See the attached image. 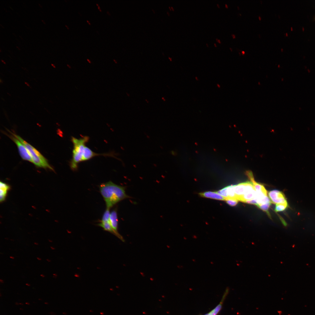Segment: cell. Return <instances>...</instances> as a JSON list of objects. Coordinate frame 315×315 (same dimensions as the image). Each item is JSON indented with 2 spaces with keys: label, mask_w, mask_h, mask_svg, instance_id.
Returning a JSON list of instances; mask_svg holds the SVG:
<instances>
[{
  "label": "cell",
  "mask_w": 315,
  "mask_h": 315,
  "mask_svg": "<svg viewBox=\"0 0 315 315\" xmlns=\"http://www.w3.org/2000/svg\"><path fill=\"white\" fill-rule=\"evenodd\" d=\"M89 140L88 136H84L80 139L75 138L72 139V142L73 144L72 158L70 163L74 167H78L81 162L88 161L93 158L99 156H108L116 158L115 154L112 153L98 154L93 152L86 146V144Z\"/></svg>",
  "instance_id": "obj_1"
},
{
  "label": "cell",
  "mask_w": 315,
  "mask_h": 315,
  "mask_svg": "<svg viewBox=\"0 0 315 315\" xmlns=\"http://www.w3.org/2000/svg\"><path fill=\"white\" fill-rule=\"evenodd\" d=\"M99 189L107 208L110 209L120 201L130 198L126 194L125 187L111 181L101 184Z\"/></svg>",
  "instance_id": "obj_2"
},
{
  "label": "cell",
  "mask_w": 315,
  "mask_h": 315,
  "mask_svg": "<svg viewBox=\"0 0 315 315\" xmlns=\"http://www.w3.org/2000/svg\"><path fill=\"white\" fill-rule=\"evenodd\" d=\"M12 134L25 146L31 156L32 163L36 166L38 167L48 168L53 170V168L49 164L47 160L36 149L17 135L13 133Z\"/></svg>",
  "instance_id": "obj_3"
},
{
  "label": "cell",
  "mask_w": 315,
  "mask_h": 315,
  "mask_svg": "<svg viewBox=\"0 0 315 315\" xmlns=\"http://www.w3.org/2000/svg\"><path fill=\"white\" fill-rule=\"evenodd\" d=\"M268 195L271 202L274 204L288 205L285 195L282 192L274 190L270 192Z\"/></svg>",
  "instance_id": "obj_4"
},
{
  "label": "cell",
  "mask_w": 315,
  "mask_h": 315,
  "mask_svg": "<svg viewBox=\"0 0 315 315\" xmlns=\"http://www.w3.org/2000/svg\"><path fill=\"white\" fill-rule=\"evenodd\" d=\"M16 143L18 147L19 154L24 160L32 162V158L25 146L13 135L9 136Z\"/></svg>",
  "instance_id": "obj_5"
},
{
  "label": "cell",
  "mask_w": 315,
  "mask_h": 315,
  "mask_svg": "<svg viewBox=\"0 0 315 315\" xmlns=\"http://www.w3.org/2000/svg\"><path fill=\"white\" fill-rule=\"evenodd\" d=\"M110 222L111 225L115 234L116 236L121 241H123V238L118 232V220L116 208L114 209L110 212Z\"/></svg>",
  "instance_id": "obj_6"
},
{
  "label": "cell",
  "mask_w": 315,
  "mask_h": 315,
  "mask_svg": "<svg viewBox=\"0 0 315 315\" xmlns=\"http://www.w3.org/2000/svg\"><path fill=\"white\" fill-rule=\"evenodd\" d=\"M247 175L251 180V182L253 184L254 188L256 191V193L258 194H261L265 196H267V191L264 186L255 181L252 173L248 172L247 173Z\"/></svg>",
  "instance_id": "obj_7"
},
{
  "label": "cell",
  "mask_w": 315,
  "mask_h": 315,
  "mask_svg": "<svg viewBox=\"0 0 315 315\" xmlns=\"http://www.w3.org/2000/svg\"><path fill=\"white\" fill-rule=\"evenodd\" d=\"M234 190L236 199L239 201L241 198L247 193L246 183L234 185Z\"/></svg>",
  "instance_id": "obj_8"
},
{
  "label": "cell",
  "mask_w": 315,
  "mask_h": 315,
  "mask_svg": "<svg viewBox=\"0 0 315 315\" xmlns=\"http://www.w3.org/2000/svg\"><path fill=\"white\" fill-rule=\"evenodd\" d=\"M0 189H1V193H0V201L1 202H3L5 201L7 196L8 192L10 189V187L7 184L1 182L0 183Z\"/></svg>",
  "instance_id": "obj_9"
},
{
  "label": "cell",
  "mask_w": 315,
  "mask_h": 315,
  "mask_svg": "<svg viewBox=\"0 0 315 315\" xmlns=\"http://www.w3.org/2000/svg\"><path fill=\"white\" fill-rule=\"evenodd\" d=\"M201 196L203 197L225 201V199L220 195L217 192H207L200 194Z\"/></svg>",
  "instance_id": "obj_10"
},
{
  "label": "cell",
  "mask_w": 315,
  "mask_h": 315,
  "mask_svg": "<svg viewBox=\"0 0 315 315\" xmlns=\"http://www.w3.org/2000/svg\"><path fill=\"white\" fill-rule=\"evenodd\" d=\"M229 290L228 289H226L220 303L213 309L208 313L207 315H217L218 314L222 308L223 302L229 292Z\"/></svg>",
  "instance_id": "obj_11"
},
{
  "label": "cell",
  "mask_w": 315,
  "mask_h": 315,
  "mask_svg": "<svg viewBox=\"0 0 315 315\" xmlns=\"http://www.w3.org/2000/svg\"><path fill=\"white\" fill-rule=\"evenodd\" d=\"M98 225L103 228L105 231L109 232L116 236L115 234L111 225L110 221L105 222L101 221L98 224Z\"/></svg>",
  "instance_id": "obj_12"
},
{
  "label": "cell",
  "mask_w": 315,
  "mask_h": 315,
  "mask_svg": "<svg viewBox=\"0 0 315 315\" xmlns=\"http://www.w3.org/2000/svg\"><path fill=\"white\" fill-rule=\"evenodd\" d=\"M234 185H231L227 187V194L228 196V199L237 200L234 192Z\"/></svg>",
  "instance_id": "obj_13"
},
{
  "label": "cell",
  "mask_w": 315,
  "mask_h": 315,
  "mask_svg": "<svg viewBox=\"0 0 315 315\" xmlns=\"http://www.w3.org/2000/svg\"><path fill=\"white\" fill-rule=\"evenodd\" d=\"M271 204V202H270L260 205H257V206L262 210L265 212L268 215V216L270 217V215L268 210Z\"/></svg>",
  "instance_id": "obj_14"
},
{
  "label": "cell",
  "mask_w": 315,
  "mask_h": 315,
  "mask_svg": "<svg viewBox=\"0 0 315 315\" xmlns=\"http://www.w3.org/2000/svg\"><path fill=\"white\" fill-rule=\"evenodd\" d=\"M110 209L106 208V210L103 214L101 221L105 222L110 221Z\"/></svg>",
  "instance_id": "obj_15"
},
{
  "label": "cell",
  "mask_w": 315,
  "mask_h": 315,
  "mask_svg": "<svg viewBox=\"0 0 315 315\" xmlns=\"http://www.w3.org/2000/svg\"><path fill=\"white\" fill-rule=\"evenodd\" d=\"M288 205L276 204L275 210L276 212L283 211L288 207Z\"/></svg>",
  "instance_id": "obj_16"
},
{
  "label": "cell",
  "mask_w": 315,
  "mask_h": 315,
  "mask_svg": "<svg viewBox=\"0 0 315 315\" xmlns=\"http://www.w3.org/2000/svg\"><path fill=\"white\" fill-rule=\"evenodd\" d=\"M217 192L221 196L224 198L225 200L228 198L227 194V187H226L219 190Z\"/></svg>",
  "instance_id": "obj_17"
},
{
  "label": "cell",
  "mask_w": 315,
  "mask_h": 315,
  "mask_svg": "<svg viewBox=\"0 0 315 315\" xmlns=\"http://www.w3.org/2000/svg\"><path fill=\"white\" fill-rule=\"evenodd\" d=\"M225 201L228 204L232 206H236L238 202V201L237 200L231 199H227Z\"/></svg>",
  "instance_id": "obj_18"
},
{
  "label": "cell",
  "mask_w": 315,
  "mask_h": 315,
  "mask_svg": "<svg viewBox=\"0 0 315 315\" xmlns=\"http://www.w3.org/2000/svg\"><path fill=\"white\" fill-rule=\"evenodd\" d=\"M245 203L252 204H254L257 205L258 204L257 200L256 199L246 201Z\"/></svg>",
  "instance_id": "obj_19"
},
{
  "label": "cell",
  "mask_w": 315,
  "mask_h": 315,
  "mask_svg": "<svg viewBox=\"0 0 315 315\" xmlns=\"http://www.w3.org/2000/svg\"><path fill=\"white\" fill-rule=\"evenodd\" d=\"M50 314H52V315H56V314L55 313H54V312H50Z\"/></svg>",
  "instance_id": "obj_20"
},
{
  "label": "cell",
  "mask_w": 315,
  "mask_h": 315,
  "mask_svg": "<svg viewBox=\"0 0 315 315\" xmlns=\"http://www.w3.org/2000/svg\"><path fill=\"white\" fill-rule=\"evenodd\" d=\"M40 276L43 278L45 277V276L43 274H41Z\"/></svg>",
  "instance_id": "obj_21"
},
{
  "label": "cell",
  "mask_w": 315,
  "mask_h": 315,
  "mask_svg": "<svg viewBox=\"0 0 315 315\" xmlns=\"http://www.w3.org/2000/svg\"><path fill=\"white\" fill-rule=\"evenodd\" d=\"M50 248L52 250H55V248L51 246L50 247Z\"/></svg>",
  "instance_id": "obj_22"
},
{
  "label": "cell",
  "mask_w": 315,
  "mask_h": 315,
  "mask_svg": "<svg viewBox=\"0 0 315 315\" xmlns=\"http://www.w3.org/2000/svg\"><path fill=\"white\" fill-rule=\"evenodd\" d=\"M0 281H1V283H4V282L3 281V280H2V279L0 280Z\"/></svg>",
  "instance_id": "obj_23"
},
{
  "label": "cell",
  "mask_w": 315,
  "mask_h": 315,
  "mask_svg": "<svg viewBox=\"0 0 315 315\" xmlns=\"http://www.w3.org/2000/svg\"><path fill=\"white\" fill-rule=\"evenodd\" d=\"M37 259L38 260H39V261H41V260H42L41 258H39V257H37Z\"/></svg>",
  "instance_id": "obj_24"
},
{
  "label": "cell",
  "mask_w": 315,
  "mask_h": 315,
  "mask_svg": "<svg viewBox=\"0 0 315 315\" xmlns=\"http://www.w3.org/2000/svg\"><path fill=\"white\" fill-rule=\"evenodd\" d=\"M87 60L89 63H91V62L89 59H87Z\"/></svg>",
  "instance_id": "obj_25"
},
{
  "label": "cell",
  "mask_w": 315,
  "mask_h": 315,
  "mask_svg": "<svg viewBox=\"0 0 315 315\" xmlns=\"http://www.w3.org/2000/svg\"><path fill=\"white\" fill-rule=\"evenodd\" d=\"M25 84H26V85H27V86H29V87H30V85H29V84H28V83H27V82H25Z\"/></svg>",
  "instance_id": "obj_26"
},
{
  "label": "cell",
  "mask_w": 315,
  "mask_h": 315,
  "mask_svg": "<svg viewBox=\"0 0 315 315\" xmlns=\"http://www.w3.org/2000/svg\"><path fill=\"white\" fill-rule=\"evenodd\" d=\"M47 261H48V262H51V260H50V259H47Z\"/></svg>",
  "instance_id": "obj_27"
},
{
  "label": "cell",
  "mask_w": 315,
  "mask_h": 315,
  "mask_svg": "<svg viewBox=\"0 0 315 315\" xmlns=\"http://www.w3.org/2000/svg\"><path fill=\"white\" fill-rule=\"evenodd\" d=\"M26 285L28 286H30V285L28 283H26Z\"/></svg>",
  "instance_id": "obj_28"
},
{
  "label": "cell",
  "mask_w": 315,
  "mask_h": 315,
  "mask_svg": "<svg viewBox=\"0 0 315 315\" xmlns=\"http://www.w3.org/2000/svg\"><path fill=\"white\" fill-rule=\"evenodd\" d=\"M48 241H49V242H50V243H52V242H53V241H52V240H50V239L49 240H49H48Z\"/></svg>",
  "instance_id": "obj_29"
},
{
  "label": "cell",
  "mask_w": 315,
  "mask_h": 315,
  "mask_svg": "<svg viewBox=\"0 0 315 315\" xmlns=\"http://www.w3.org/2000/svg\"><path fill=\"white\" fill-rule=\"evenodd\" d=\"M10 258H11V259H14V257H13V256H10Z\"/></svg>",
  "instance_id": "obj_30"
},
{
  "label": "cell",
  "mask_w": 315,
  "mask_h": 315,
  "mask_svg": "<svg viewBox=\"0 0 315 315\" xmlns=\"http://www.w3.org/2000/svg\"><path fill=\"white\" fill-rule=\"evenodd\" d=\"M51 65H52V66H53V67H54V68H56V67H55V65H54V64H51Z\"/></svg>",
  "instance_id": "obj_31"
},
{
  "label": "cell",
  "mask_w": 315,
  "mask_h": 315,
  "mask_svg": "<svg viewBox=\"0 0 315 315\" xmlns=\"http://www.w3.org/2000/svg\"><path fill=\"white\" fill-rule=\"evenodd\" d=\"M34 244L35 245H39V244L38 243H36V242H35L34 243Z\"/></svg>",
  "instance_id": "obj_32"
},
{
  "label": "cell",
  "mask_w": 315,
  "mask_h": 315,
  "mask_svg": "<svg viewBox=\"0 0 315 315\" xmlns=\"http://www.w3.org/2000/svg\"><path fill=\"white\" fill-rule=\"evenodd\" d=\"M232 35L233 36V38H235L236 37H235V35H234V34H232Z\"/></svg>",
  "instance_id": "obj_33"
},
{
  "label": "cell",
  "mask_w": 315,
  "mask_h": 315,
  "mask_svg": "<svg viewBox=\"0 0 315 315\" xmlns=\"http://www.w3.org/2000/svg\"><path fill=\"white\" fill-rule=\"evenodd\" d=\"M67 65V66H68V67H69V68H71V66H70V65Z\"/></svg>",
  "instance_id": "obj_34"
},
{
  "label": "cell",
  "mask_w": 315,
  "mask_h": 315,
  "mask_svg": "<svg viewBox=\"0 0 315 315\" xmlns=\"http://www.w3.org/2000/svg\"><path fill=\"white\" fill-rule=\"evenodd\" d=\"M87 22H88V23H89V24H90V25L91 24V23H90V22H89V21H88L87 20Z\"/></svg>",
  "instance_id": "obj_35"
},
{
  "label": "cell",
  "mask_w": 315,
  "mask_h": 315,
  "mask_svg": "<svg viewBox=\"0 0 315 315\" xmlns=\"http://www.w3.org/2000/svg\"><path fill=\"white\" fill-rule=\"evenodd\" d=\"M242 53L243 54H245V52L243 51L242 52Z\"/></svg>",
  "instance_id": "obj_36"
},
{
  "label": "cell",
  "mask_w": 315,
  "mask_h": 315,
  "mask_svg": "<svg viewBox=\"0 0 315 315\" xmlns=\"http://www.w3.org/2000/svg\"><path fill=\"white\" fill-rule=\"evenodd\" d=\"M225 6H226V7L227 8H228V6H227V4H226L225 5Z\"/></svg>",
  "instance_id": "obj_37"
},
{
  "label": "cell",
  "mask_w": 315,
  "mask_h": 315,
  "mask_svg": "<svg viewBox=\"0 0 315 315\" xmlns=\"http://www.w3.org/2000/svg\"><path fill=\"white\" fill-rule=\"evenodd\" d=\"M44 303L45 304H49V303H47V302L45 303Z\"/></svg>",
  "instance_id": "obj_38"
},
{
  "label": "cell",
  "mask_w": 315,
  "mask_h": 315,
  "mask_svg": "<svg viewBox=\"0 0 315 315\" xmlns=\"http://www.w3.org/2000/svg\"><path fill=\"white\" fill-rule=\"evenodd\" d=\"M26 304H27V305H30V303H26Z\"/></svg>",
  "instance_id": "obj_39"
},
{
  "label": "cell",
  "mask_w": 315,
  "mask_h": 315,
  "mask_svg": "<svg viewBox=\"0 0 315 315\" xmlns=\"http://www.w3.org/2000/svg\"><path fill=\"white\" fill-rule=\"evenodd\" d=\"M218 42H219L220 43H221V42L220 41V40H219V39H218Z\"/></svg>",
  "instance_id": "obj_40"
},
{
  "label": "cell",
  "mask_w": 315,
  "mask_h": 315,
  "mask_svg": "<svg viewBox=\"0 0 315 315\" xmlns=\"http://www.w3.org/2000/svg\"><path fill=\"white\" fill-rule=\"evenodd\" d=\"M1 61H2V62H3V63H4V64H6V63H5V62H4V61H3V60H1Z\"/></svg>",
  "instance_id": "obj_41"
},
{
  "label": "cell",
  "mask_w": 315,
  "mask_h": 315,
  "mask_svg": "<svg viewBox=\"0 0 315 315\" xmlns=\"http://www.w3.org/2000/svg\"><path fill=\"white\" fill-rule=\"evenodd\" d=\"M1 80V81H1V83H3V82H2V79H1V80Z\"/></svg>",
  "instance_id": "obj_42"
},
{
  "label": "cell",
  "mask_w": 315,
  "mask_h": 315,
  "mask_svg": "<svg viewBox=\"0 0 315 315\" xmlns=\"http://www.w3.org/2000/svg\"><path fill=\"white\" fill-rule=\"evenodd\" d=\"M16 304L17 305H19V303H16Z\"/></svg>",
  "instance_id": "obj_43"
},
{
  "label": "cell",
  "mask_w": 315,
  "mask_h": 315,
  "mask_svg": "<svg viewBox=\"0 0 315 315\" xmlns=\"http://www.w3.org/2000/svg\"><path fill=\"white\" fill-rule=\"evenodd\" d=\"M214 45H215V47H217V46H216V44L215 43H214Z\"/></svg>",
  "instance_id": "obj_44"
},
{
  "label": "cell",
  "mask_w": 315,
  "mask_h": 315,
  "mask_svg": "<svg viewBox=\"0 0 315 315\" xmlns=\"http://www.w3.org/2000/svg\"><path fill=\"white\" fill-rule=\"evenodd\" d=\"M259 18L260 20H261V18L260 17H259Z\"/></svg>",
  "instance_id": "obj_45"
},
{
  "label": "cell",
  "mask_w": 315,
  "mask_h": 315,
  "mask_svg": "<svg viewBox=\"0 0 315 315\" xmlns=\"http://www.w3.org/2000/svg\"><path fill=\"white\" fill-rule=\"evenodd\" d=\"M19 304H20V305H23V304H22V303H19Z\"/></svg>",
  "instance_id": "obj_46"
},
{
  "label": "cell",
  "mask_w": 315,
  "mask_h": 315,
  "mask_svg": "<svg viewBox=\"0 0 315 315\" xmlns=\"http://www.w3.org/2000/svg\"><path fill=\"white\" fill-rule=\"evenodd\" d=\"M217 6H218V7H219V5H218V4H217Z\"/></svg>",
  "instance_id": "obj_47"
},
{
  "label": "cell",
  "mask_w": 315,
  "mask_h": 315,
  "mask_svg": "<svg viewBox=\"0 0 315 315\" xmlns=\"http://www.w3.org/2000/svg\"><path fill=\"white\" fill-rule=\"evenodd\" d=\"M11 240V241H14V240Z\"/></svg>",
  "instance_id": "obj_48"
},
{
  "label": "cell",
  "mask_w": 315,
  "mask_h": 315,
  "mask_svg": "<svg viewBox=\"0 0 315 315\" xmlns=\"http://www.w3.org/2000/svg\"><path fill=\"white\" fill-rule=\"evenodd\" d=\"M230 49L232 51V49H231V48H230Z\"/></svg>",
  "instance_id": "obj_49"
},
{
  "label": "cell",
  "mask_w": 315,
  "mask_h": 315,
  "mask_svg": "<svg viewBox=\"0 0 315 315\" xmlns=\"http://www.w3.org/2000/svg\"><path fill=\"white\" fill-rule=\"evenodd\" d=\"M114 61H115V63H117V62H116V61H115V60H114Z\"/></svg>",
  "instance_id": "obj_50"
},
{
  "label": "cell",
  "mask_w": 315,
  "mask_h": 315,
  "mask_svg": "<svg viewBox=\"0 0 315 315\" xmlns=\"http://www.w3.org/2000/svg\"><path fill=\"white\" fill-rule=\"evenodd\" d=\"M216 40L217 41H218V39H216Z\"/></svg>",
  "instance_id": "obj_51"
},
{
  "label": "cell",
  "mask_w": 315,
  "mask_h": 315,
  "mask_svg": "<svg viewBox=\"0 0 315 315\" xmlns=\"http://www.w3.org/2000/svg\"><path fill=\"white\" fill-rule=\"evenodd\" d=\"M206 45H207V46L208 47V44H207H207H206Z\"/></svg>",
  "instance_id": "obj_52"
},
{
  "label": "cell",
  "mask_w": 315,
  "mask_h": 315,
  "mask_svg": "<svg viewBox=\"0 0 315 315\" xmlns=\"http://www.w3.org/2000/svg\"><path fill=\"white\" fill-rule=\"evenodd\" d=\"M65 26H66V27H67V28H68V26H67L66 25Z\"/></svg>",
  "instance_id": "obj_53"
},
{
  "label": "cell",
  "mask_w": 315,
  "mask_h": 315,
  "mask_svg": "<svg viewBox=\"0 0 315 315\" xmlns=\"http://www.w3.org/2000/svg\"><path fill=\"white\" fill-rule=\"evenodd\" d=\"M207 315V314H205V315Z\"/></svg>",
  "instance_id": "obj_54"
}]
</instances>
